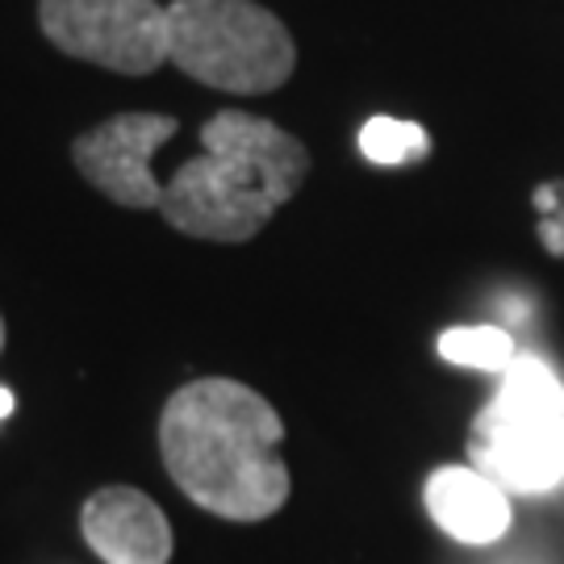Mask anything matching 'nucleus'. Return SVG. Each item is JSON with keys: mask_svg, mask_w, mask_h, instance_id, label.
Returning a JSON list of instances; mask_svg holds the SVG:
<instances>
[{"mask_svg": "<svg viewBox=\"0 0 564 564\" xmlns=\"http://www.w3.org/2000/svg\"><path fill=\"white\" fill-rule=\"evenodd\" d=\"M281 444V414L242 381L202 377L163 405L160 452L172 481L230 523H260L289 502Z\"/></svg>", "mask_w": 564, "mask_h": 564, "instance_id": "1", "label": "nucleus"}, {"mask_svg": "<svg viewBox=\"0 0 564 564\" xmlns=\"http://www.w3.org/2000/svg\"><path fill=\"white\" fill-rule=\"evenodd\" d=\"M205 151L163 184L160 214L181 235L209 242L256 239L310 176V151L276 121L223 109L205 121Z\"/></svg>", "mask_w": 564, "mask_h": 564, "instance_id": "2", "label": "nucleus"}, {"mask_svg": "<svg viewBox=\"0 0 564 564\" xmlns=\"http://www.w3.org/2000/svg\"><path fill=\"white\" fill-rule=\"evenodd\" d=\"M468 460L506 494L564 485V381L540 356H514L468 431Z\"/></svg>", "mask_w": 564, "mask_h": 564, "instance_id": "3", "label": "nucleus"}, {"mask_svg": "<svg viewBox=\"0 0 564 564\" xmlns=\"http://www.w3.org/2000/svg\"><path fill=\"white\" fill-rule=\"evenodd\" d=\"M167 63L218 93H276L297 46L284 21L256 0H176L167 4Z\"/></svg>", "mask_w": 564, "mask_h": 564, "instance_id": "4", "label": "nucleus"}, {"mask_svg": "<svg viewBox=\"0 0 564 564\" xmlns=\"http://www.w3.org/2000/svg\"><path fill=\"white\" fill-rule=\"evenodd\" d=\"M39 25L63 55L118 76H151L167 63L160 0H39Z\"/></svg>", "mask_w": 564, "mask_h": 564, "instance_id": "5", "label": "nucleus"}, {"mask_svg": "<svg viewBox=\"0 0 564 564\" xmlns=\"http://www.w3.org/2000/svg\"><path fill=\"white\" fill-rule=\"evenodd\" d=\"M176 134L167 113H118L72 142L80 176L126 209H160L163 184L151 172V155Z\"/></svg>", "mask_w": 564, "mask_h": 564, "instance_id": "6", "label": "nucleus"}, {"mask_svg": "<svg viewBox=\"0 0 564 564\" xmlns=\"http://www.w3.org/2000/svg\"><path fill=\"white\" fill-rule=\"evenodd\" d=\"M80 531L105 564H167L172 527L142 489L105 485L80 510Z\"/></svg>", "mask_w": 564, "mask_h": 564, "instance_id": "7", "label": "nucleus"}, {"mask_svg": "<svg viewBox=\"0 0 564 564\" xmlns=\"http://www.w3.org/2000/svg\"><path fill=\"white\" fill-rule=\"evenodd\" d=\"M426 510L435 527L452 535L456 544L485 547L498 544L514 514H510V494L502 485H494L485 473H477L473 464H452V468H435L426 481Z\"/></svg>", "mask_w": 564, "mask_h": 564, "instance_id": "8", "label": "nucleus"}, {"mask_svg": "<svg viewBox=\"0 0 564 564\" xmlns=\"http://www.w3.org/2000/svg\"><path fill=\"white\" fill-rule=\"evenodd\" d=\"M440 356L477 372H506L514 364V339L502 326H452L440 335Z\"/></svg>", "mask_w": 564, "mask_h": 564, "instance_id": "9", "label": "nucleus"}, {"mask_svg": "<svg viewBox=\"0 0 564 564\" xmlns=\"http://www.w3.org/2000/svg\"><path fill=\"white\" fill-rule=\"evenodd\" d=\"M360 151L368 163L381 167H402V163H419L431 151V139L419 121L402 118H368L360 130Z\"/></svg>", "mask_w": 564, "mask_h": 564, "instance_id": "10", "label": "nucleus"}, {"mask_svg": "<svg viewBox=\"0 0 564 564\" xmlns=\"http://www.w3.org/2000/svg\"><path fill=\"white\" fill-rule=\"evenodd\" d=\"M540 242H544L552 256H564V184H561V197H556V209L540 218Z\"/></svg>", "mask_w": 564, "mask_h": 564, "instance_id": "11", "label": "nucleus"}, {"mask_svg": "<svg viewBox=\"0 0 564 564\" xmlns=\"http://www.w3.org/2000/svg\"><path fill=\"white\" fill-rule=\"evenodd\" d=\"M13 405H18V398H13V389H0V423L13 414Z\"/></svg>", "mask_w": 564, "mask_h": 564, "instance_id": "12", "label": "nucleus"}, {"mask_svg": "<svg viewBox=\"0 0 564 564\" xmlns=\"http://www.w3.org/2000/svg\"><path fill=\"white\" fill-rule=\"evenodd\" d=\"M0 347H4V318H0Z\"/></svg>", "mask_w": 564, "mask_h": 564, "instance_id": "13", "label": "nucleus"}]
</instances>
